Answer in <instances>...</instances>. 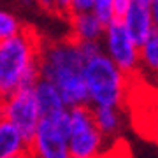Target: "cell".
I'll use <instances>...</instances> for the list:
<instances>
[{"instance_id":"obj_1","label":"cell","mask_w":158,"mask_h":158,"mask_svg":"<svg viewBox=\"0 0 158 158\" xmlns=\"http://www.w3.org/2000/svg\"><path fill=\"white\" fill-rule=\"evenodd\" d=\"M85 55L72 37L42 42L40 77L51 81L62 93L67 107L90 104L85 81Z\"/></svg>"},{"instance_id":"obj_2","label":"cell","mask_w":158,"mask_h":158,"mask_svg":"<svg viewBox=\"0 0 158 158\" xmlns=\"http://www.w3.org/2000/svg\"><path fill=\"white\" fill-rule=\"evenodd\" d=\"M44 40L30 27L0 42V95L34 86L40 77V48Z\"/></svg>"},{"instance_id":"obj_3","label":"cell","mask_w":158,"mask_h":158,"mask_svg":"<svg viewBox=\"0 0 158 158\" xmlns=\"http://www.w3.org/2000/svg\"><path fill=\"white\" fill-rule=\"evenodd\" d=\"M83 74L91 107L95 106L123 107L130 95L132 81L135 79L123 72L104 51L86 58Z\"/></svg>"},{"instance_id":"obj_4","label":"cell","mask_w":158,"mask_h":158,"mask_svg":"<svg viewBox=\"0 0 158 158\" xmlns=\"http://www.w3.org/2000/svg\"><path fill=\"white\" fill-rule=\"evenodd\" d=\"M106 137L93 118L90 104L69 107V149L76 158H102Z\"/></svg>"},{"instance_id":"obj_5","label":"cell","mask_w":158,"mask_h":158,"mask_svg":"<svg viewBox=\"0 0 158 158\" xmlns=\"http://www.w3.org/2000/svg\"><path fill=\"white\" fill-rule=\"evenodd\" d=\"M32 158H70L69 149V107L42 116L30 139Z\"/></svg>"},{"instance_id":"obj_6","label":"cell","mask_w":158,"mask_h":158,"mask_svg":"<svg viewBox=\"0 0 158 158\" xmlns=\"http://www.w3.org/2000/svg\"><path fill=\"white\" fill-rule=\"evenodd\" d=\"M0 118L18 127L23 132V135L30 141L42 119V113L34 93V86L19 88L18 91L4 97L0 107Z\"/></svg>"},{"instance_id":"obj_7","label":"cell","mask_w":158,"mask_h":158,"mask_svg":"<svg viewBox=\"0 0 158 158\" xmlns=\"http://www.w3.org/2000/svg\"><path fill=\"white\" fill-rule=\"evenodd\" d=\"M104 53L118 65L123 72L132 77L139 74V53L141 44L132 39L119 19H113L106 25V32L102 37Z\"/></svg>"},{"instance_id":"obj_8","label":"cell","mask_w":158,"mask_h":158,"mask_svg":"<svg viewBox=\"0 0 158 158\" xmlns=\"http://www.w3.org/2000/svg\"><path fill=\"white\" fill-rule=\"evenodd\" d=\"M69 19V37L77 42L86 40H102L106 25L93 11H74L67 16Z\"/></svg>"},{"instance_id":"obj_9","label":"cell","mask_w":158,"mask_h":158,"mask_svg":"<svg viewBox=\"0 0 158 158\" xmlns=\"http://www.w3.org/2000/svg\"><path fill=\"white\" fill-rule=\"evenodd\" d=\"M119 21L123 23V27L132 35V39L139 42V44H142L144 39H148V35L155 30L149 6L146 2H141V0H134L132 6L125 11L123 16L119 18Z\"/></svg>"},{"instance_id":"obj_10","label":"cell","mask_w":158,"mask_h":158,"mask_svg":"<svg viewBox=\"0 0 158 158\" xmlns=\"http://www.w3.org/2000/svg\"><path fill=\"white\" fill-rule=\"evenodd\" d=\"M0 156H30V141L7 119L0 118Z\"/></svg>"},{"instance_id":"obj_11","label":"cell","mask_w":158,"mask_h":158,"mask_svg":"<svg viewBox=\"0 0 158 158\" xmlns=\"http://www.w3.org/2000/svg\"><path fill=\"white\" fill-rule=\"evenodd\" d=\"M34 93H35V98H37V104H39L42 116L55 114V113L63 111V109H67V104L63 100L60 90L48 79L39 77V81L34 85Z\"/></svg>"},{"instance_id":"obj_12","label":"cell","mask_w":158,"mask_h":158,"mask_svg":"<svg viewBox=\"0 0 158 158\" xmlns=\"http://www.w3.org/2000/svg\"><path fill=\"white\" fill-rule=\"evenodd\" d=\"M137 77H146L148 83L149 81L158 83V30H153L141 44Z\"/></svg>"},{"instance_id":"obj_13","label":"cell","mask_w":158,"mask_h":158,"mask_svg":"<svg viewBox=\"0 0 158 158\" xmlns=\"http://www.w3.org/2000/svg\"><path fill=\"white\" fill-rule=\"evenodd\" d=\"M93 118L106 139L118 137L123 130V113L121 107L116 106H95L93 107Z\"/></svg>"},{"instance_id":"obj_14","label":"cell","mask_w":158,"mask_h":158,"mask_svg":"<svg viewBox=\"0 0 158 158\" xmlns=\"http://www.w3.org/2000/svg\"><path fill=\"white\" fill-rule=\"evenodd\" d=\"M23 28H25V25L14 12L7 11V9H0V42L19 34Z\"/></svg>"},{"instance_id":"obj_15","label":"cell","mask_w":158,"mask_h":158,"mask_svg":"<svg viewBox=\"0 0 158 158\" xmlns=\"http://www.w3.org/2000/svg\"><path fill=\"white\" fill-rule=\"evenodd\" d=\"M91 11L100 18L104 23H109L116 19L114 18V9H113V0H93Z\"/></svg>"},{"instance_id":"obj_16","label":"cell","mask_w":158,"mask_h":158,"mask_svg":"<svg viewBox=\"0 0 158 158\" xmlns=\"http://www.w3.org/2000/svg\"><path fill=\"white\" fill-rule=\"evenodd\" d=\"M148 135L158 142V97L148 113Z\"/></svg>"},{"instance_id":"obj_17","label":"cell","mask_w":158,"mask_h":158,"mask_svg":"<svg viewBox=\"0 0 158 158\" xmlns=\"http://www.w3.org/2000/svg\"><path fill=\"white\" fill-rule=\"evenodd\" d=\"M55 12L67 18L72 12V0H55Z\"/></svg>"},{"instance_id":"obj_18","label":"cell","mask_w":158,"mask_h":158,"mask_svg":"<svg viewBox=\"0 0 158 158\" xmlns=\"http://www.w3.org/2000/svg\"><path fill=\"white\" fill-rule=\"evenodd\" d=\"M134 0H113V9H114V18L119 19V18L125 14V11L132 6Z\"/></svg>"},{"instance_id":"obj_19","label":"cell","mask_w":158,"mask_h":158,"mask_svg":"<svg viewBox=\"0 0 158 158\" xmlns=\"http://www.w3.org/2000/svg\"><path fill=\"white\" fill-rule=\"evenodd\" d=\"M93 0H72V12L74 11H91Z\"/></svg>"},{"instance_id":"obj_20","label":"cell","mask_w":158,"mask_h":158,"mask_svg":"<svg viewBox=\"0 0 158 158\" xmlns=\"http://www.w3.org/2000/svg\"><path fill=\"white\" fill-rule=\"evenodd\" d=\"M149 12H151V19L155 25V30H158V0H149Z\"/></svg>"},{"instance_id":"obj_21","label":"cell","mask_w":158,"mask_h":158,"mask_svg":"<svg viewBox=\"0 0 158 158\" xmlns=\"http://www.w3.org/2000/svg\"><path fill=\"white\" fill-rule=\"evenodd\" d=\"M37 7L42 11L55 12V0H37Z\"/></svg>"},{"instance_id":"obj_22","label":"cell","mask_w":158,"mask_h":158,"mask_svg":"<svg viewBox=\"0 0 158 158\" xmlns=\"http://www.w3.org/2000/svg\"><path fill=\"white\" fill-rule=\"evenodd\" d=\"M18 4L21 7H32V6H37V0H16Z\"/></svg>"},{"instance_id":"obj_23","label":"cell","mask_w":158,"mask_h":158,"mask_svg":"<svg viewBox=\"0 0 158 158\" xmlns=\"http://www.w3.org/2000/svg\"><path fill=\"white\" fill-rule=\"evenodd\" d=\"M0 158H32V156H0Z\"/></svg>"},{"instance_id":"obj_24","label":"cell","mask_w":158,"mask_h":158,"mask_svg":"<svg viewBox=\"0 0 158 158\" xmlns=\"http://www.w3.org/2000/svg\"><path fill=\"white\" fill-rule=\"evenodd\" d=\"M2 100H4V97L0 95V107H2Z\"/></svg>"},{"instance_id":"obj_25","label":"cell","mask_w":158,"mask_h":158,"mask_svg":"<svg viewBox=\"0 0 158 158\" xmlns=\"http://www.w3.org/2000/svg\"><path fill=\"white\" fill-rule=\"evenodd\" d=\"M141 2H146V4H149V0H141Z\"/></svg>"},{"instance_id":"obj_26","label":"cell","mask_w":158,"mask_h":158,"mask_svg":"<svg viewBox=\"0 0 158 158\" xmlns=\"http://www.w3.org/2000/svg\"><path fill=\"white\" fill-rule=\"evenodd\" d=\"M70 158H76V156H70Z\"/></svg>"}]
</instances>
